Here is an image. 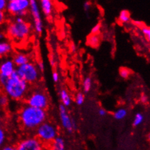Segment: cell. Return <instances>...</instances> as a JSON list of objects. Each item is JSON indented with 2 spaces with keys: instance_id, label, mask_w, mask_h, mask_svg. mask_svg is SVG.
Returning a JSON list of instances; mask_svg holds the SVG:
<instances>
[{
  "instance_id": "3957f363",
  "label": "cell",
  "mask_w": 150,
  "mask_h": 150,
  "mask_svg": "<svg viewBox=\"0 0 150 150\" xmlns=\"http://www.w3.org/2000/svg\"><path fill=\"white\" fill-rule=\"evenodd\" d=\"M31 32V25L25 21L17 22L12 21L7 25L6 34L7 37L14 43L25 42L29 37Z\"/></svg>"
},
{
  "instance_id": "f546056e",
  "label": "cell",
  "mask_w": 150,
  "mask_h": 150,
  "mask_svg": "<svg viewBox=\"0 0 150 150\" xmlns=\"http://www.w3.org/2000/svg\"><path fill=\"white\" fill-rule=\"evenodd\" d=\"M7 20V17H6V13L4 11H1L0 10V26H1Z\"/></svg>"
},
{
  "instance_id": "5b68a950",
  "label": "cell",
  "mask_w": 150,
  "mask_h": 150,
  "mask_svg": "<svg viewBox=\"0 0 150 150\" xmlns=\"http://www.w3.org/2000/svg\"><path fill=\"white\" fill-rule=\"evenodd\" d=\"M35 131L36 136L42 144H50L58 134L56 126L47 120L39 125Z\"/></svg>"
},
{
  "instance_id": "8992f818",
  "label": "cell",
  "mask_w": 150,
  "mask_h": 150,
  "mask_svg": "<svg viewBox=\"0 0 150 150\" xmlns=\"http://www.w3.org/2000/svg\"><path fill=\"white\" fill-rule=\"evenodd\" d=\"M25 103L27 105L40 109H47L49 107L50 100L47 94L41 90L33 91L27 96Z\"/></svg>"
},
{
  "instance_id": "44dd1931",
  "label": "cell",
  "mask_w": 150,
  "mask_h": 150,
  "mask_svg": "<svg viewBox=\"0 0 150 150\" xmlns=\"http://www.w3.org/2000/svg\"><path fill=\"white\" fill-rule=\"evenodd\" d=\"M144 121V115L142 112H138L135 115L134 118L133 120V127H138L141 125Z\"/></svg>"
},
{
  "instance_id": "603a6c76",
  "label": "cell",
  "mask_w": 150,
  "mask_h": 150,
  "mask_svg": "<svg viewBox=\"0 0 150 150\" xmlns=\"http://www.w3.org/2000/svg\"><path fill=\"white\" fill-rule=\"evenodd\" d=\"M9 97L4 93H0V109H4L9 104Z\"/></svg>"
},
{
  "instance_id": "5bb4252c",
  "label": "cell",
  "mask_w": 150,
  "mask_h": 150,
  "mask_svg": "<svg viewBox=\"0 0 150 150\" xmlns=\"http://www.w3.org/2000/svg\"><path fill=\"white\" fill-rule=\"evenodd\" d=\"M13 61L16 67H18L29 62L30 58L27 54L23 52H17L13 55Z\"/></svg>"
},
{
  "instance_id": "7c38bea8",
  "label": "cell",
  "mask_w": 150,
  "mask_h": 150,
  "mask_svg": "<svg viewBox=\"0 0 150 150\" xmlns=\"http://www.w3.org/2000/svg\"><path fill=\"white\" fill-rule=\"evenodd\" d=\"M40 10L45 17H50L54 10L52 0H40Z\"/></svg>"
},
{
  "instance_id": "277c9868",
  "label": "cell",
  "mask_w": 150,
  "mask_h": 150,
  "mask_svg": "<svg viewBox=\"0 0 150 150\" xmlns=\"http://www.w3.org/2000/svg\"><path fill=\"white\" fill-rule=\"evenodd\" d=\"M16 72L29 85L38 82L40 79V71L37 65L32 62H28L23 65L16 67Z\"/></svg>"
},
{
  "instance_id": "484cf974",
  "label": "cell",
  "mask_w": 150,
  "mask_h": 150,
  "mask_svg": "<svg viewBox=\"0 0 150 150\" xmlns=\"http://www.w3.org/2000/svg\"><path fill=\"white\" fill-rule=\"evenodd\" d=\"M85 102V95L83 93H78L75 96V103L78 106H82Z\"/></svg>"
},
{
  "instance_id": "6da1fadb",
  "label": "cell",
  "mask_w": 150,
  "mask_h": 150,
  "mask_svg": "<svg viewBox=\"0 0 150 150\" xmlns=\"http://www.w3.org/2000/svg\"><path fill=\"white\" fill-rule=\"evenodd\" d=\"M45 109L25 104L19 111L18 119L21 125L27 130H35L39 125L47 120Z\"/></svg>"
},
{
  "instance_id": "7a4b0ae2",
  "label": "cell",
  "mask_w": 150,
  "mask_h": 150,
  "mask_svg": "<svg viewBox=\"0 0 150 150\" xmlns=\"http://www.w3.org/2000/svg\"><path fill=\"white\" fill-rule=\"evenodd\" d=\"M4 93L13 100H21L25 98L29 89V84L22 79L16 71L7 79L2 86Z\"/></svg>"
},
{
  "instance_id": "4dcf8cb0",
  "label": "cell",
  "mask_w": 150,
  "mask_h": 150,
  "mask_svg": "<svg viewBox=\"0 0 150 150\" xmlns=\"http://www.w3.org/2000/svg\"><path fill=\"white\" fill-rule=\"evenodd\" d=\"M52 81H53L55 83H57V82H59L60 75L58 74V71H54L52 73Z\"/></svg>"
},
{
  "instance_id": "4316f807",
  "label": "cell",
  "mask_w": 150,
  "mask_h": 150,
  "mask_svg": "<svg viewBox=\"0 0 150 150\" xmlns=\"http://www.w3.org/2000/svg\"><path fill=\"white\" fill-rule=\"evenodd\" d=\"M102 25L100 23H96L92 28H91V34H99V33L101 31Z\"/></svg>"
},
{
  "instance_id": "83f0119b",
  "label": "cell",
  "mask_w": 150,
  "mask_h": 150,
  "mask_svg": "<svg viewBox=\"0 0 150 150\" xmlns=\"http://www.w3.org/2000/svg\"><path fill=\"white\" fill-rule=\"evenodd\" d=\"M37 67V68H38L39 71H40V72L43 73L45 71V64L44 62H43V61H42V60H40V61H38V62H37V64H36Z\"/></svg>"
},
{
  "instance_id": "d6a6232c",
  "label": "cell",
  "mask_w": 150,
  "mask_h": 150,
  "mask_svg": "<svg viewBox=\"0 0 150 150\" xmlns=\"http://www.w3.org/2000/svg\"><path fill=\"white\" fill-rule=\"evenodd\" d=\"M83 8L85 12H89L91 9V3L89 1H85V3L83 4Z\"/></svg>"
},
{
  "instance_id": "4fadbf2b",
  "label": "cell",
  "mask_w": 150,
  "mask_h": 150,
  "mask_svg": "<svg viewBox=\"0 0 150 150\" xmlns=\"http://www.w3.org/2000/svg\"><path fill=\"white\" fill-rule=\"evenodd\" d=\"M13 51V46L10 42L5 40L0 41V58L7 56Z\"/></svg>"
},
{
  "instance_id": "ffe728a7",
  "label": "cell",
  "mask_w": 150,
  "mask_h": 150,
  "mask_svg": "<svg viewBox=\"0 0 150 150\" xmlns=\"http://www.w3.org/2000/svg\"><path fill=\"white\" fill-rule=\"evenodd\" d=\"M93 85V80L91 77L90 76H87L84 79L83 82H82V91L85 93H88L91 91Z\"/></svg>"
},
{
  "instance_id": "74e56055",
  "label": "cell",
  "mask_w": 150,
  "mask_h": 150,
  "mask_svg": "<svg viewBox=\"0 0 150 150\" xmlns=\"http://www.w3.org/2000/svg\"><path fill=\"white\" fill-rule=\"evenodd\" d=\"M50 64L51 67H55V64H56V63H55V58H54L53 56H52V58H50Z\"/></svg>"
},
{
  "instance_id": "8d00e7d4",
  "label": "cell",
  "mask_w": 150,
  "mask_h": 150,
  "mask_svg": "<svg viewBox=\"0 0 150 150\" xmlns=\"http://www.w3.org/2000/svg\"><path fill=\"white\" fill-rule=\"evenodd\" d=\"M69 50L71 52H75L76 50V46L74 43H71L69 46Z\"/></svg>"
},
{
  "instance_id": "7402d4cb",
  "label": "cell",
  "mask_w": 150,
  "mask_h": 150,
  "mask_svg": "<svg viewBox=\"0 0 150 150\" xmlns=\"http://www.w3.org/2000/svg\"><path fill=\"white\" fill-rule=\"evenodd\" d=\"M132 74V71L127 67H121L119 69V74L123 79H127Z\"/></svg>"
},
{
  "instance_id": "60d3db41",
  "label": "cell",
  "mask_w": 150,
  "mask_h": 150,
  "mask_svg": "<svg viewBox=\"0 0 150 150\" xmlns=\"http://www.w3.org/2000/svg\"><path fill=\"white\" fill-rule=\"evenodd\" d=\"M0 120H1V115H0Z\"/></svg>"
},
{
  "instance_id": "836d02e7",
  "label": "cell",
  "mask_w": 150,
  "mask_h": 150,
  "mask_svg": "<svg viewBox=\"0 0 150 150\" xmlns=\"http://www.w3.org/2000/svg\"><path fill=\"white\" fill-rule=\"evenodd\" d=\"M132 23H133V25H136V26L138 27L139 28H141L144 25H145L143 22L140 21H133Z\"/></svg>"
},
{
  "instance_id": "d4e9b609",
  "label": "cell",
  "mask_w": 150,
  "mask_h": 150,
  "mask_svg": "<svg viewBox=\"0 0 150 150\" xmlns=\"http://www.w3.org/2000/svg\"><path fill=\"white\" fill-rule=\"evenodd\" d=\"M140 29L142 31V33L144 35V37L146 38V40L149 42L150 41V28L149 26H147V25H144Z\"/></svg>"
},
{
  "instance_id": "2e32d148",
  "label": "cell",
  "mask_w": 150,
  "mask_h": 150,
  "mask_svg": "<svg viewBox=\"0 0 150 150\" xmlns=\"http://www.w3.org/2000/svg\"><path fill=\"white\" fill-rule=\"evenodd\" d=\"M100 44V37L98 34H91L86 39V45L92 48H97Z\"/></svg>"
},
{
  "instance_id": "1f68e13d",
  "label": "cell",
  "mask_w": 150,
  "mask_h": 150,
  "mask_svg": "<svg viewBox=\"0 0 150 150\" xmlns=\"http://www.w3.org/2000/svg\"><path fill=\"white\" fill-rule=\"evenodd\" d=\"M8 1L7 0H0V10L5 11L7 8V4Z\"/></svg>"
},
{
  "instance_id": "e0dca14e",
  "label": "cell",
  "mask_w": 150,
  "mask_h": 150,
  "mask_svg": "<svg viewBox=\"0 0 150 150\" xmlns=\"http://www.w3.org/2000/svg\"><path fill=\"white\" fill-rule=\"evenodd\" d=\"M51 149L53 150H64L66 149L65 140L61 136H58L50 143Z\"/></svg>"
},
{
  "instance_id": "ba28073f",
  "label": "cell",
  "mask_w": 150,
  "mask_h": 150,
  "mask_svg": "<svg viewBox=\"0 0 150 150\" xmlns=\"http://www.w3.org/2000/svg\"><path fill=\"white\" fill-rule=\"evenodd\" d=\"M28 12L33 18V27L34 31L38 35H41L44 29V25L42 19L41 10L37 0H29Z\"/></svg>"
},
{
  "instance_id": "30bf717a",
  "label": "cell",
  "mask_w": 150,
  "mask_h": 150,
  "mask_svg": "<svg viewBox=\"0 0 150 150\" xmlns=\"http://www.w3.org/2000/svg\"><path fill=\"white\" fill-rule=\"evenodd\" d=\"M16 67L11 58H7L0 64V85H4L7 79L16 71Z\"/></svg>"
},
{
  "instance_id": "8fae6325",
  "label": "cell",
  "mask_w": 150,
  "mask_h": 150,
  "mask_svg": "<svg viewBox=\"0 0 150 150\" xmlns=\"http://www.w3.org/2000/svg\"><path fill=\"white\" fill-rule=\"evenodd\" d=\"M17 150H42L43 149L42 142L36 137H28L18 142L16 146Z\"/></svg>"
},
{
  "instance_id": "9a60e30c",
  "label": "cell",
  "mask_w": 150,
  "mask_h": 150,
  "mask_svg": "<svg viewBox=\"0 0 150 150\" xmlns=\"http://www.w3.org/2000/svg\"><path fill=\"white\" fill-rule=\"evenodd\" d=\"M59 98L61 102V104L64 105L67 108L69 106H71L72 100H71V98L70 96L69 93L68 92L66 88H61L59 91Z\"/></svg>"
},
{
  "instance_id": "ac0fdd59",
  "label": "cell",
  "mask_w": 150,
  "mask_h": 150,
  "mask_svg": "<svg viewBox=\"0 0 150 150\" xmlns=\"http://www.w3.org/2000/svg\"><path fill=\"white\" fill-rule=\"evenodd\" d=\"M117 21L120 24H127V23H130L131 21L130 13L127 10H121L119 16H118Z\"/></svg>"
},
{
  "instance_id": "d590c367",
  "label": "cell",
  "mask_w": 150,
  "mask_h": 150,
  "mask_svg": "<svg viewBox=\"0 0 150 150\" xmlns=\"http://www.w3.org/2000/svg\"><path fill=\"white\" fill-rule=\"evenodd\" d=\"M1 149H3V150H15L16 149V148H15L13 146H12V145H10V144L5 145L4 144V146L1 147Z\"/></svg>"
},
{
  "instance_id": "cb8c5ba5",
  "label": "cell",
  "mask_w": 150,
  "mask_h": 150,
  "mask_svg": "<svg viewBox=\"0 0 150 150\" xmlns=\"http://www.w3.org/2000/svg\"><path fill=\"white\" fill-rule=\"evenodd\" d=\"M7 140V133L2 126L0 125V149L5 144Z\"/></svg>"
},
{
  "instance_id": "f1b7e54d",
  "label": "cell",
  "mask_w": 150,
  "mask_h": 150,
  "mask_svg": "<svg viewBox=\"0 0 150 150\" xmlns=\"http://www.w3.org/2000/svg\"><path fill=\"white\" fill-rule=\"evenodd\" d=\"M139 100H140L141 103H143V104H147V103H149V96L144 93L142 94L140 96V98H139Z\"/></svg>"
},
{
  "instance_id": "e575fe53",
  "label": "cell",
  "mask_w": 150,
  "mask_h": 150,
  "mask_svg": "<svg viewBox=\"0 0 150 150\" xmlns=\"http://www.w3.org/2000/svg\"><path fill=\"white\" fill-rule=\"evenodd\" d=\"M106 114H107V112H106V111L103 108H100V109H98V115L100 117H105Z\"/></svg>"
},
{
  "instance_id": "ab89813d",
  "label": "cell",
  "mask_w": 150,
  "mask_h": 150,
  "mask_svg": "<svg viewBox=\"0 0 150 150\" xmlns=\"http://www.w3.org/2000/svg\"><path fill=\"white\" fill-rule=\"evenodd\" d=\"M7 1H13V0H7Z\"/></svg>"
},
{
  "instance_id": "9c48e42d",
  "label": "cell",
  "mask_w": 150,
  "mask_h": 150,
  "mask_svg": "<svg viewBox=\"0 0 150 150\" xmlns=\"http://www.w3.org/2000/svg\"><path fill=\"white\" fill-rule=\"evenodd\" d=\"M59 117L61 125L63 128L69 133H72L75 130H77V124L74 119L69 115L67 108L63 104H60L58 106Z\"/></svg>"
},
{
  "instance_id": "52a82bcc",
  "label": "cell",
  "mask_w": 150,
  "mask_h": 150,
  "mask_svg": "<svg viewBox=\"0 0 150 150\" xmlns=\"http://www.w3.org/2000/svg\"><path fill=\"white\" fill-rule=\"evenodd\" d=\"M29 0H13L7 2V13L13 16H20L24 18L28 14Z\"/></svg>"
},
{
  "instance_id": "d6986e66",
  "label": "cell",
  "mask_w": 150,
  "mask_h": 150,
  "mask_svg": "<svg viewBox=\"0 0 150 150\" xmlns=\"http://www.w3.org/2000/svg\"><path fill=\"white\" fill-rule=\"evenodd\" d=\"M127 110L125 108H119L113 114V117L117 120H122L127 117Z\"/></svg>"
},
{
  "instance_id": "f35d334b",
  "label": "cell",
  "mask_w": 150,
  "mask_h": 150,
  "mask_svg": "<svg viewBox=\"0 0 150 150\" xmlns=\"http://www.w3.org/2000/svg\"><path fill=\"white\" fill-rule=\"evenodd\" d=\"M5 38H6V34H4V32L0 31V41L5 40Z\"/></svg>"
}]
</instances>
